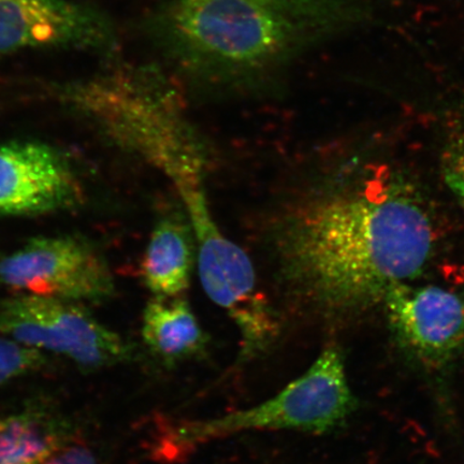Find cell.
Instances as JSON below:
<instances>
[{
	"mask_svg": "<svg viewBox=\"0 0 464 464\" xmlns=\"http://www.w3.org/2000/svg\"><path fill=\"white\" fill-rule=\"evenodd\" d=\"M382 303L398 345L421 368L443 369L464 353L463 295L409 282L392 287Z\"/></svg>",
	"mask_w": 464,
	"mask_h": 464,
	"instance_id": "9c48e42d",
	"label": "cell"
},
{
	"mask_svg": "<svg viewBox=\"0 0 464 464\" xmlns=\"http://www.w3.org/2000/svg\"><path fill=\"white\" fill-rule=\"evenodd\" d=\"M83 198L72 165L51 145L31 140L0 145V216H44L78 207Z\"/></svg>",
	"mask_w": 464,
	"mask_h": 464,
	"instance_id": "30bf717a",
	"label": "cell"
},
{
	"mask_svg": "<svg viewBox=\"0 0 464 464\" xmlns=\"http://www.w3.org/2000/svg\"><path fill=\"white\" fill-rule=\"evenodd\" d=\"M357 406L348 384L343 353L338 346L330 345L305 373L274 398L218 419L181 423L165 440L168 448L181 451L246 431L328 433L343 425Z\"/></svg>",
	"mask_w": 464,
	"mask_h": 464,
	"instance_id": "277c9868",
	"label": "cell"
},
{
	"mask_svg": "<svg viewBox=\"0 0 464 464\" xmlns=\"http://www.w3.org/2000/svg\"><path fill=\"white\" fill-rule=\"evenodd\" d=\"M0 334L87 370L129 362L132 348L72 301L17 294L0 299Z\"/></svg>",
	"mask_w": 464,
	"mask_h": 464,
	"instance_id": "8992f818",
	"label": "cell"
},
{
	"mask_svg": "<svg viewBox=\"0 0 464 464\" xmlns=\"http://www.w3.org/2000/svg\"><path fill=\"white\" fill-rule=\"evenodd\" d=\"M119 44L112 20L91 5L69 0H0V55L61 49L113 57Z\"/></svg>",
	"mask_w": 464,
	"mask_h": 464,
	"instance_id": "ba28073f",
	"label": "cell"
},
{
	"mask_svg": "<svg viewBox=\"0 0 464 464\" xmlns=\"http://www.w3.org/2000/svg\"><path fill=\"white\" fill-rule=\"evenodd\" d=\"M269 240L287 303L332 316L382 301L419 276L434 230L413 191L368 181L298 193L278 212Z\"/></svg>",
	"mask_w": 464,
	"mask_h": 464,
	"instance_id": "6da1fadb",
	"label": "cell"
},
{
	"mask_svg": "<svg viewBox=\"0 0 464 464\" xmlns=\"http://www.w3.org/2000/svg\"><path fill=\"white\" fill-rule=\"evenodd\" d=\"M443 171L446 184L464 212V137L449 150Z\"/></svg>",
	"mask_w": 464,
	"mask_h": 464,
	"instance_id": "9a60e30c",
	"label": "cell"
},
{
	"mask_svg": "<svg viewBox=\"0 0 464 464\" xmlns=\"http://www.w3.org/2000/svg\"><path fill=\"white\" fill-rule=\"evenodd\" d=\"M142 339L168 368L205 356L208 345L205 330L181 295L149 301L143 312Z\"/></svg>",
	"mask_w": 464,
	"mask_h": 464,
	"instance_id": "7c38bea8",
	"label": "cell"
},
{
	"mask_svg": "<svg viewBox=\"0 0 464 464\" xmlns=\"http://www.w3.org/2000/svg\"><path fill=\"white\" fill-rule=\"evenodd\" d=\"M0 285L78 304L106 300L115 287L102 255L72 236L34 237L0 258Z\"/></svg>",
	"mask_w": 464,
	"mask_h": 464,
	"instance_id": "52a82bcc",
	"label": "cell"
},
{
	"mask_svg": "<svg viewBox=\"0 0 464 464\" xmlns=\"http://www.w3.org/2000/svg\"><path fill=\"white\" fill-rule=\"evenodd\" d=\"M57 101L119 147L154 164L174 187L201 181L205 152L185 116V94L162 67L113 63L52 86Z\"/></svg>",
	"mask_w": 464,
	"mask_h": 464,
	"instance_id": "3957f363",
	"label": "cell"
},
{
	"mask_svg": "<svg viewBox=\"0 0 464 464\" xmlns=\"http://www.w3.org/2000/svg\"><path fill=\"white\" fill-rule=\"evenodd\" d=\"M45 364L43 352L0 334V385L43 369Z\"/></svg>",
	"mask_w": 464,
	"mask_h": 464,
	"instance_id": "5bb4252c",
	"label": "cell"
},
{
	"mask_svg": "<svg viewBox=\"0 0 464 464\" xmlns=\"http://www.w3.org/2000/svg\"><path fill=\"white\" fill-rule=\"evenodd\" d=\"M176 188L193 227L202 287L239 330L242 358L257 357L275 343L280 324L259 292L252 261L214 222L201 183Z\"/></svg>",
	"mask_w": 464,
	"mask_h": 464,
	"instance_id": "5b68a950",
	"label": "cell"
},
{
	"mask_svg": "<svg viewBox=\"0 0 464 464\" xmlns=\"http://www.w3.org/2000/svg\"><path fill=\"white\" fill-rule=\"evenodd\" d=\"M73 440L72 425L61 414L27 406L0 417V464H43Z\"/></svg>",
	"mask_w": 464,
	"mask_h": 464,
	"instance_id": "4fadbf2b",
	"label": "cell"
},
{
	"mask_svg": "<svg viewBox=\"0 0 464 464\" xmlns=\"http://www.w3.org/2000/svg\"><path fill=\"white\" fill-rule=\"evenodd\" d=\"M184 216L172 212L162 217L145 249L141 275L154 297H179L189 287L197 248L193 227Z\"/></svg>",
	"mask_w": 464,
	"mask_h": 464,
	"instance_id": "8fae6325",
	"label": "cell"
},
{
	"mask_svg": "<svg viewBox=\"0 0 464 464\" xmlns=\"http://www.w3.org/2000/svg\"><path fill=\"white\" fill-rule=\"evenodd\" d=\"M356 0H167L141 34L185 95H268L310 52L358 21Z\"/></svg>",
	"mask_w": 464,
	"mask_h": 464,
	"instance_id": "7a4b0ae2",
	"label": "cell"
},
{
	"mask_svg": "<svg viewBox=\"0 0 464 464\" xmlns=\"http://www.w3.org/2000/svg\"><path fill=\"white\" fill-rule=\"evenodd\" d=\"M43 464H102L100 458L86 445L77 442L67 444L65 448L55 452Z\"/></svg>",
	"mask_w": 464,
	"mask_h": 464,
	"instance_id": "2e32d148",
	"label": "cell"
}]
</instances>
